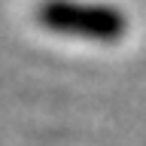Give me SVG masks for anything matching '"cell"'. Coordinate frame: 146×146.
I'll use <instances>...</instances> for the list:
<instances>
[{
	"label": "cell",
	"mask_w": 146,
	"mask_h": 146,
	"mask_svg": "<svg viewBox=\"0 0 146 146\" xmlns=\"http://www.w3.org/2000/svg\"><path fill=\"white\" fill-rule=\"evenodd\" d=\"M36 15L55 34L85 36V40H98V43H113L125 34V15L113 6H104V3L46 0Z\"/></svg>",
	"instance_id": "cell-1"
}]
</instances>
